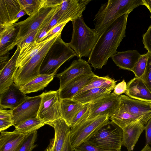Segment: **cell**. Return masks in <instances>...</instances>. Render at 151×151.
<instances>
[{"instance_id":"cell-1","label":"cell","mask_w":151,"mask_h":151,"mask_svg":"<svg viewBox=\"0 0 151 151\" xmlns=\"http://www.w3.org/2000/svg\"><path fill=\"white\" fill-rule=\"evenodd\" d=\"M129 14H124L117 19L100 35L87 61L95 70L101 69L109 58L117 52L118 47L125 37Z\"/></svg>"},{"instance_id":"cell-2","label":"cell","mask_w":151,"mask_h":151,"mask_svg":"<svg viewBox=\"0 0 151 151\" xmlns=\"http://www.w3.org/2000/svg\"><path fill=\"white\" fill-rule=\"evenodd\" d=\"M143 4V0H108L101 6L95 16V29L100 35L117 19Z\"/></svg>"},{"instance_id":"cell-3","label":"cell","mask_w":151,"mask_h":151,"mask_svg":"<svg viewBox=\"0 0 151 151\" xmlns=\"http://www.w3.org/2000/svg\"><path fill=\"white\" fill-rule=\"evenodd\" d=\"M73 32L70 42L68 43L78 59L89 57L100 35L85 23L82 16L72 21Z\"/></svg>"},{"instance_id":"cell-4","label":"cell","mask_w":151,"mask_h":151,"mask_svg":"<svg viewBox=\"0 0 151 151\" xmlns=\"http://www.w3.org/2000/svg\"><path fill=\"white\" fill-rule=\"evenodd\" d=\"M59 35L49 50L42 63L40 73L50 74L57 72L66 61L76 55L68 43L64 42Z\"/></svg>"},{"instance_id":"cell-5","label":"cell","mask_w":151,"mask_h":151,"mask_svg":"<svg viewBox=\"0 0 151 151\" xmlns=\"http://www.w3.org/2000/svg\"><path fill=\"white\" fill-rule=\"evenodd\" d=\"M123 130L111 121L102 126L85 142L99 148L121 150L122 145Z\"/></svg>"},{"instance_id":"cell-6","label":"cell","mask_w":151,"mask_h":151,"mask_svg":"<svg viewBox=\"0 0 151 151\" xmlns=\"http://www.w3.org/2000/svg\"><path fill=\"white\" fill-rule=\"evenodd\" d=\"M51 37L42 48L23 66L17 69L14 82L20 88L40 74V68L45 55L58 36Z\"/></svg>"},{"instance_id":"cell-7","label":"cell","mask_w":151,"mask_h":151,"mask_svg":"<svg viewBox=\"0 0 151 151\" xmlns=\"http://www.w3.org/2000/svg\"><path fill=\"white\" fill-rule=\"evenodd\" d=\"M109 118L108 115H104L87 119L70 128V141L73 149L85 142L100 128L108 123Z\"/></svg>"},{"instance_id":"cell-8","label":"cell","mask_w":151,"mask_h":151,"mask_svg":"<svg viewBox=\"0 0 151 151\" xmlns=\"http://www.w3.org/2000/svg\"><path fill=\"white\" fill-rule=\"evenodd\" d=\"M40 95L42 99L37 117L49 125L62 118L59 90L44 92Z\"/></svg>"},{"instance_id":"cell-9","label":"cell","mask_w":151,"mask_h":151,"mask_svg":"<svg viewBox=\"0 0 151 151\" xmlns=\"http://www.w3.org/2000/svg\"><path fill=\"white\" fill-rule=\"evenodd\" d=\"M120 96L112 92L90 103L89 114L87 119L104 115L110 117L113 115L119 109Z\"/></svg>"},{"instance_id":"cell-10","label":"cell","mask_w":151,"mask_h":151,"mask_svg":"<svg viewBox=\"0 0 151 151\" xmlns=\"http://www.w3.org/2000/svg\"><path fill=\"white\" fill-rule=\"evenodd\" d=\"M52 8L42 7L25 20L14 24V27L19 29L15 46L29 34L39 29L45 19Z\"/></svg>"},{"instance_id":"cell-11","label":"cell","mask_w":151,"mask_h":151,"mask_svg":"<svg viewBox=\"0 0 151 151\" xmlns=\"http://www.w3.org/2000/svg\"><path fill=\"white\" fill-rule=\"evenodd\" d=\"M88 0H62L57 8L58 24L72 21L82 16Z\"/></svg>"},{"instance_id":"cell-12","label":"cell","mask_w":151,"mask_h":151,"mask_svg":"<svg viewBox=\"0 0 151 151\" xmlns=\"http://www.w3.org/2000/svg\"><path fill=\"white\" fill-rule=\"evenodd\" d=\"M41 99V95L27 96L21 104L12 110L14 126L27 119L37 117Z\"/></svg>"},{"instance_id":"cell-13","label":"cell","mask_w":151,"mask_h":151,"mask_svg":"<svg viewBox=\"0 0 151 151\" xmlns=\"http://www.w3.org/2000/svg\"><path fill=\"white\" fill-rule=\"evenodd\" d=\"M91 66L82 58L73 60L70 65L63 72L56 74L60 80L59 89H61L70 81L80 75L93 73Z\"/></svg>"},{"instance_id":"cell-14","label":"cell","mask_w":151,"mask_h":151,"mask_svg":"<svg viewBox=\"0 0 151 151\" xmlns=\"http://www.w3.org/2000/svg\"><path fill=\"white\" fill-rule=\"evenodd\" d=\"M49 125L54 128L55 134L44 151H62L66 139L70 133V128L62 118Z\"/></svg>"},{"instance_id":"cell-15","label":"cell","mask_w":151,"mask_h":151,"mask_svg":"<svg viewBox=\"0 0 151 151\" xmlns=\"http://www.w3.org/2000/svg\"><path fill=\"white\" fill-rule=\"evenodd\" d=\"M27 96L14 82L0 94V109H14L21 104Z\"/></svg>"},{"instance_id":"cell-16","label":"cell","mask_w":151,"mask_h":151,"mask_svg":"<svg viewBox=\"0 0 151 151\" xmlns=\"http://www.w3.org/2000/svg\"><path fill=\"white\" fill-rule=\"evenodd\" d=\"M120 110L137 116L146 115L151 113L150 102L135 99L122 95H120Z\"/></svg>"},{"instance_id":"cell-17","label":"cell","mask_w":151,"mask_h":151,"mask_svg":"<svg viewBox=\"0 0 151 151\" xmlns=\"http://www.w3.org/2000/svg\"><path fill=\"white\" fill-rule=\"evenodd\" d=\"M95 74L94 73L90 74L80 75L72 79L59 90L61 99L73 98L84 87L93 79Z\"/></svg>"},{"instance_id":"cell-18","label":"cell","mask_w":151,"mask_h":151,"mask_svg":"<svg viewBox=\"0 0 151 151\" xmlns=\"http://www.w3.org/2000/svg\"><path fill=\"white\" fill-rule=\"evenodd\" d=\"M0 132V151H18L23 142L30 134H22L14 130Z\"/></svg>"},{"instance_id":"cell-19","label":"cell","mask_w":151,"mask_h":151,"mask_svg":"<svg viewBox=\"0 0 151 151\" xmlns=\"http://www.w3.org/2000/svg\"><path fill=\"white\" fill-rule=\"evenodd\" d=\"M124 93L133 99L151 102V93L140 77H135L128 82Z\"/></svg>"},{"instance_id":"cell-20","label":"cell","mask_w":151,"mask_h":151,"mask_svg":"<svg viewBox=\"0 0 151 151\" xmlns=\"http://www.w3.org/2000/svg\"><path fill=\"white\" fill-rule=\"evenodd\" d=\"M21 10L18 0H0V28L12 24Z\"/></svg>"},{"instance_id":"cell-21","label":"cell","mask_w":151,"mask_h":151,"mask_svg":"<svg viewBox=\"0 0 151 151\" xmlns=\"http://www.w3.org/2000/svg\"><path fill=\"white\" fill-rule=\"evenodd\" d=\"M145 129L144 125L139 121H136L124 127L122 129V145L129 151L132 150Z\"/></svg>"},{"instance_id":"cell-22","label":"cell","mask_w":151,"mask_h":151,"mask_svg":"<svg viewBox=\"0 0 151 151\" xmlns=\"http://www.w3.org/2000/svg\"><path fill=\"white\" fill-rule=\"evenodd\" d=\"M20 51V48L17 46V50L13 56L0 70V94L6 90L14 82V76L17 70V61Z\"/></svg>"},{"instance_id":"cell-23","label":"cell","mask_w":151,"mask_h":151,"mask_svg":"<svg viewBox=\"0 0 151 151\" xmlns=\"http://www.w3.org/2000/svg\"><path fill=\"white\" fill-rule=\"evenodd\" d=\"M141 55L137 50H129L117 52L111 58L121 69L132 71Z\"/></svg>"},{"instance_id":"cell-24","label":"cell","mask_w":151,"mask_h":151,"mask_svg":"<svg viewBox=\"0 0 151 151\" xmlns=\"http://www.w3.org/2000/svg\"><path fill=\"white\" fill-rule=\"evenodd\" d=\"M18 32L19 29L12 24L0 28V55L14 48Z\"/></svg>"},{"instance_id":"cell-25","label":"cell","mask_w":151,"mask_h":151,"mask_svg":"<svg viewBox=\"0 0 151 151\" xmlns=\"http://www.w3.org/2000/svg\"><path fill=\"white\" fill-rule=\"evenodd\" d=\"M151 118V113L147 114L137 116L120 110L109 119L122 129L126 126L137 121L141 122L144 125L146 124Z\"/></svg>"},{"instance_id":"cell-26","label":"cell","mask_w":151,"mask_h":151,"mask_svg":"<svg viewBox=\"0 0 151 151\" xmlns=\"http://www.w3.org/2000/svg\"><path fill=\"white\" fill-rule=\"evenodd\" d=\"M56 73L40 74L21 87L20 89L25 94L42 90L53 80Z\"/></svg>"},{"instance_id":"cell-27","label":"cell","mask_w":151,"mask_h":151,"mask_svg":"<svg viewBox=\"0 0 151 151\" xmlns=\"http://www.w3.org/2000/svg\"><path fill=\"white\" fill-rule=\"evenodd\" d=\"M50 38L39 42H32L20 50L19 55L17 61V69L19 68L22 67L28 63L42 48Z\"/></svg>"},{"instance_id":"cell-28","label":"cell","mask_w":151,"mask_h":151,"mask_svg":"<svg viewBox=\"0 0 151 151\" xmlns=\"http://www.w3.org/2000/svg\"><path fill=\"white\" fill-rule=\"evenodd\" d=\"M83 105L73 99H61L62 118L70 127L75 116Z\"/></svg>"},{"instance_id":"cell-29","label":"cell","mask_w":151,"mask_h":151,"mask_svg":"<svg viewBox=\"0 0 151 151\" xmlns=\"http://www.w3.org/2000/svg\"><path fill=\"white\" fill-rule=\"evenodd\" d=\"M112 91L104 88H92L76 95L72 99L83 104L91 103L110 94Z\"/></svg>"},{"instance_id":"cell-30","label":"cell","mask_w":151,"mask_h":151,"mask_svg":"<svg viewBox=\"0 0 151 151\" xmlns=\"http://www.w3.org/2000/svg\"><path fill=\"white\" fill-rule=\"evenodd\" d=\"M116 84V81L115 80L110 77L108 75L101 77L95 75L91 81L83 88L76 94L95 88H104L113 90Z\"/></svg>"},{"instance_id":"cell-31","label":"cell","mask_w":151,"mask_h":151,"mask_svg":"<svg viewBox=\"0 0 151 151\" xmlns=\"http://www.w3.org/2000/svg\"><path fill=\"white\" fill-rule=\"evenodd\" d=\"M45 124L37 117L27 119L15 126V131L28 134L36 131Z\"/></svg>"},{"instance_id":"cell-32","label":"cell","mask_w":151,"mask_h":151,"mask_svg":"<svg viewBox=\"0 0 151 151\" xmlns=\"http://www.w3.org/2000/svg\"><path fill=\"white\" fill-rule=\"evenodd\" d=\"M21 9L30 16L42 7L43 0H18Z\"/></svg>"},{"instance_id":"cell-33","label":"cell","mask_w":151,"mask_h":151,"mask_svg":"<svg viewBox=\"0 0 151 151\" xmlns=\"http://www.w3.org/2000/svg\"><path fill=\"white\" fill-rule=\"evenodd\" d=\"M148 54L147 52L142 55L132 70L135 77L140 78L144 73L147 64Z\"/></svg>"},{"instance_id":"cell-34","label":"cell","mask_w":151,"mask_h":151,"mask_svg":"<svg viewBox=\"0 0 151 151\" xmlns=\"http://www.w3.org/2000/svg\"><path fill=\"white\" fill-rule=\"evenodd\" d=\"M90 105V103L83 105L82 108L74 117L72 124L70 126V128L75 127L81 122L88 118L89 114Z\"/></svg>"},{"instance_id":"cell-35","label":"cell","mask_w":151,"mask_h":151,"mask_svg":"<svg viewBox=\"0 0 151 151\" xmlns=\"http://www.w3.org/2000/svg\"><path fill=\"white\" fill-rule=\"evenodd\" d=\"M37 136V131L30 134L23 142L18 151H32L36 147L35 143Z\"/></svg>"},{"instance_id":"cell-36","label":"cell","mask_w":151,"mask_h":151,"mask_svg":"<svg viewBox=\"0 0 151 151\" xmlns=\"http://www.w3.org/2000/svg\"><path fill=\"white\" fill-rule=\"evenodd\" d=\"M148 53L146 68L144 73L140 78L151 93V54Z\"/></svg>"},{"instance_id":"cell-37","label":"cell","mask_w":151,"mask_h":151,"mask_svg":"<svg viewBox=\"0 0 151 151\" xmlns=\"http://www.w3.org/2000/svg\"><path fill=\"white\" fill-rule=\"evenodd\" d=\"M75 151H121V150H109L99 148L84 142L75 148Z\"/></svg>"},{"instance_id":"cell-38","label":"cell","mask_w":151,"mask_h":151,"mask_svg":"<svg viewBox=\"0 0 151 151\" xmlns=\"http://www.w3.org/2000/svg\"><path fill=\"white\" fill-rule=\"evenodd\" d=\"M38 30H35L29 34L17 44V45L20 47V50L24 48L28 45L35 42L36 36Z\"/></svg>"},{"instance_id":"cell-39","label":"cell","mask_w":151,"mask_h":151,"mask_svg":"<svg viewBox=\"0 0 151 151\" xmlns=\"http://www.w3.org/2000/svg\"><path fill=\"white\" fill-rule=\"evenodd\" d=\"M68 22H65L55 26L47 33L46 35L42 39L41 42L48 40L55 35L61 34L64 27Z\"/></svg>"},{"instance_id":"cell-40","label":"cell","mask_w":151,"mask_h":151,"mask_svg":"<svg viewBox=\"0 0 151 151\" xmlns=\"http://www.w3.org/2000/svg\"><path fill=\"white\" fill-rule=\"evenodd\" d=\"M142 42L144 47L148 51V52L151 54V25L142 36Z\"/></svg>"},{"instance_id":"cell-41","label":"cell","mask_w":151,"mask_h":151,"mask_svg":"<svg viewBox=\"0 0 151 151\" xmlns=\"http://www.w3.org/2000/svg\"><path fill=\"white\" fill-rule=\"evenodd\" d=\"M127 89V84L124 80L116 85L113 93L115 95H120L125 93Z\"/></svg>"},{"instance_id":"cell-42","label":"cell","mask_w":151,"mask_h":151,"mask_svg":"<svg viewBox=\"0 0 151 151\" xmlns=\"http://www.w3.org/2000/svg\"><path fill=\"white\" fill-rule=\"evenodd\" d=\"M145 132L146 145H151V118L145 126Z\"/></svg>"},{"instance_id":"cell-43","label":"cell","mask_w":151,"mask_h":151,"mask_svg":"<svg viewBox=\"0 0 151 151\" xmlns=\"http://www.w3.org/2000/svg\"><path fill=\"white\" fill-rule=\"evenodd\" d=\"M12 110L0 109V119L13 120Z\"/></svg>"},{"instance_id":"cell-44","label":"cell","mask_w":151,"mask_h":151,"mask_svg":"<svg viewBox=\"0 0 151 151\" xmlns=\"http://www.w3.org/2000/svg\"><path fill=\"white\" fill-rule=\"evenodd\" d=\"M62 0H43L42 7L53 8L60 5Z\"/></svg>"},{"instance_id":"cell-45","label":"cell","mask_w":151,"mask_h":151,"mask_svg":"<svg viewBox=\"0 0 151 151\" xmlns=\"http://www.w3.org/2000/svg\"><path fill=\"white\" fill-rule=\"evenodd\" d=\"M12 126H14L13 120L0 119V132L4 131Z\"/></svg>"},{"instance_id":"cell-46","label":"cell","mask_w":151,"mask_h":151,"mask_svg":"<svg viewBox=\"0 0 151 151\" xmlns=\"http://www.w3.org/2000/svg\"><path fill=\"white\" fill-rule=\"evenodd\" d=\"M9 52L3 55H0V70L4 67L9 60L10 59L9 58Z\"/></svg>"},{"instance_id":"cell-47","label":"cell","mask_w":151,"mask_h":151,"mask_svg":"<svg viewBox=\"0 0 151 151\" xmlns=\"http://www.w3.org/2000/svg\"><path fill=\"white\" fill-rule=\"evenodd\" d=\"M70 133L68 135L66 139L62 151H74V150L72 147L70 143Z\"/></svg>"},{"instance_id":"cell-48","label":"cell","mask_w":151,"mask_h":151,"mask_svg":"<svg viewBox=\"0 0 151 151\" xmlns=\"http://www.w3.org/2000/svg\"><path fill=\"white\" fill-rule=\"evenodd\" d=\"M26 14H27L26 12L24 10L21 9L16 16L14 20L12 22V24H14L15 23L19 18Z\"/></svg>"},{"instance_id":"cell-49","label":"cell","mask_w":151,"mask_h":151,"mask_svg":"<svg viewBox=\"0 0 151 151\" xmlns=\"http://www.w3.org/2000/svg\"><path fill=\"white\" fill-rule=\"evenodd\" d=\"M143 1L144 2L143 5L147 7L150 13V17L151 19V0H143Z\"/></svg>"},{"instance_id":"cell-50","label":"cell","mask_w":151,"mask_h":151,"mask_svg":"<svg viewBox=\"0 0 151 151\" xmlns=\"http://www.w3.org/2000/svg\"><path fill=\"white\" fill-rule=\"evenodd\" d=\"M141 151H151V147L149 145H146Z\"/></svg>"},{"instance_id":"cell-51","label":"cell","mask_w":151,"mask_h":151,"mask_svg":"<svg viewBox=\"0 0 151 151\" xmlns=\"http://www.w3.org/2000/svg\"><path fill=\"white\" fill-rule=\"evenodd\" d=\"M150 102V103L151 104V102Z\"/></svg>"},{"instance_id":"cell-52","label":"cell","mask_w":151,"mask_h":151,"mask_svg":"<svg viewBox=\"0 0 151 151\" xmlns=\"http://www.w3.org/2000/svg\"></svg>"}]
</instances>
